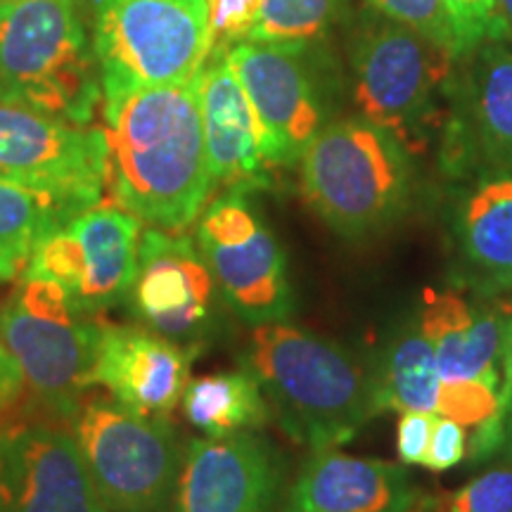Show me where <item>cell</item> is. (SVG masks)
Listing matches in <instances>:
<instances>
[{"label": "cell", "instance_id": "1", "mask_svg": "<svg viewBox=\"0 0 512 512\" xmlns=\"http://www.w3.org/2000/svg\"><path fill=\"white\" fill-rule=\"evenodd\" d=\"M105 188L147 226L185 233L209 204L197 79L102 98Z\"/></svg>", "mask_w": 512, "mask_h": 512}, {"label": "cell", "instance_id": "2", "mask_svg": "<svg viewBox=\"0 0 512 512\" xmlns=\"http://www.w3.org/2000/svg\"><path fill=\"white\" fill-rule=\"evenodd\" d=\"M245 368L280 427L311 451L344 446L380 413L375 373L361 358L285 320L254 325Z\"/></svg>", "mask_w": 512, "mask_h": 512}, {"label": "cell", "instance_id": "3", "mask_svg": "<svg viewBox=\"0 0 512 512\" xmlns=\"http://www.w3.org/2000/svg\"><path fill=\"white\" fill-rule=\"evenodd\" d=\"M302 195L339 238L377 235L406 214L413 197V159L387 128L366 117L325 124L299 157Z\"/></svg>", "mask_w": 512, "mask_h": 512}, {"label": "cell", "instance_id": "4", "mask_svg": "<svg viewBox=\"0 0 512 512\" xmlns=\"http://www.w3.org/2000/svg\"><path fill=\"white\" fill-rule=\"evenodd\" d=\"M100 88L76 0L0 5V102L91 126Z\"/></svg>", "mask_w": 512, "mask_h": 512}, {"label": "cell", "instance_id": "5", "mask_svg": "<svg viewBox=\"0 0 512 512\" xmlns=\"http://www.w3.org/2000/svg\"><path fill=\"white\" fill-rule=\"evenodd\" d=\"M102 98L195 81L214 38L207 0H93Z\"/></svg>", "mask_w": 512, "mask_h": 512}, {"label": "cell", "instance_id": "6", "mask_svg": "<svg viewBox=\"0 0 512 512\" xmlns=\"http://www.w3.org/2000/svg\"><path fill=\"white\" fill-rule=\"evenodd\" d=\"M105 323L86 313L50 280L19 278L0 309V337L17 361L31 396L64 418H74L93 387Z\"/></svg>", "mask_w": 512, "mask_h": 512}, {"label": "cell", "instance_id": "7", "mask_svg": "<svg viewBox=\"0 0 512 512\" xmlns=\"http://www.w3.org/2000/svg\"><path fill=\"white\" fill-rule=\"evenodd\" d=\"M458 57L396 22H373L351 50L358 110L394 133L408 152L425 150Z\"/></svg>", "mask_w": 512, "mask_h": 512}, {"label": "cell", "instance_id": "8", "mask_svg": "<svg viewBox=\"0 0 512 512\" xmlns=\"http://www.w3.org/2000/svg\"><path fill=\"white\" fill-rule=\"evenodd\" d=\"M74 439L107 510H166L185 453L169 420L140 415L112 396H93L76 408Z\"/></svg>", "mask_w": 512, "mask_h": 512}, {"label": "cell", "instance_id": "9", "mask_svg": "<svg viewBox=\"0 0 512 512\" xmlns=\"http://www.w3.org/2000/svg\"><path fill=\"white\" fill-rule=\"evenodd\" d=\"M195 245L223 304L242 323H280L292 316L294 292L285 252L247 192L228 190L204 207Z\"/></svg>", "mask_w": 512, "mask_h": 512}, {"label": "cell", "instance_id": "10", "mask_svg": "<svg viewBox=\"0 0 512 512\" xmlns=\"http://www.w3.org/2000/svg\"><path fill=\"white\" fill-rule=\"evenodd\" d=\"M143 221L112 200H98L38 242L22 278L55 283L76 309L124 304L138 271Z\"/></svg>", "mask_w": 512, "mask_h": 512}, {"label": "cell", "instance_id": "11", "mask_svg": "<svg viewBox=\"0 0 512 512\" xmlns=\"http://www.w3.org/2000/svg\"><path fill=\"white\" fill-rule=\"evenodd\" d=\"M444 164L456 176L512 174V34L458 57L448 83Z\"/></svg>", "mask_w": 512, "mask_h": 512}, {"label": "cell", "instance_id": "12", "mask_svg": "<svg viewBox=\"0 0 512 512\" xmlns=\"http://www.w3.org/2000/svg\"><path fill=\"white\" fill-rule=\"evenodd\" d=\"M105 131L0 102V178L81 204L102 200Z\"/></svg>", "mask_w": 512, "mask_h": 512}, {"label": "cell", "instance_id": "13", "mask_svg": "<svg viewBox=\"0 0 512 512\" xmlns=\"http://www.w3.org/2000/svg\"><path fill=\"white\" fill-rule=\"evenodd\" d=\"M126 302L143 328L195 349L216 328L223 299L195 238L150 226Z\"/></svg>", "mask_w": 512, "mask_h": 512}, {"label": "cell", "instance_id": "14", "mask_svg": "<svg viewBox=\"0 0 512 512\" xmlns=\"http://www.w3.org/2000/svg\"><path fill=\"white\" fill-rule=\"evenodd\" d=\"M283 484L285 460L261 434L192 439L171 512H273Z\"/></svg>", "mask_w": 512, "mask_h": 512}, {"label": "cell", "instance_id": "15", "mask_svg": "<svg viewBox=\"0 0 512 512\" xmlns=\"http://www.w3.org/2000/svg\"><path fill=\"white\" fill-rule=\"evenodd\" d=\"M304 46L245 41L228 48V62L252 102L273 169L299 162L325 126L323 100L302 62Z\"/></svg>", "mask_w": 512, "mask_h": 512}, {"label": "cell", "instance_id": "16", "mask_svg": "<svg viewBox=\"0 0 512 512\" xmlns=\"http://www.w3.org/2000/svg\"><path fill=\"white\" fill-rule=\"evenodd\" d=\"M0 512H110L74 434L24 425L0 434Z\"/></svg>", "mask_w": 512, "mask_h": 512}, {"label": "cell", "instance_id": "17", "mask_svg": "<svg viewBox=\"0 0 512 512\" xmlns=\"http://www.w3.org/2000/svg\"><path fill=\"white\" fill-rule=\"evenodd\" d=\"M418 323L430 339L441 384L477 382L503 394L505 349L512 323V294L425 290Z\"/></svg>", "mask_w": 512, "mask_h": 512}, {"label": "cell", "instance_id": "18", "mask_svg": "<svg viewBox=\"0 0 512 512\" xmlns=\"http://www.w3.org/2000/svg\"><path fill=\"white\" fill-rule=\"evenodd\" d=\"M207 164L214 188L259 190L271 181L266 136L226 53H211L197 76Z\"/></svg>", "mask_w": 512, "mask_h": 512}, {"label": "cell", "instance_id": "19", "mask_svg": "<svg viewBox=\"0 0 512 512\" xmlns=\"http://www.w3.org/2000/svg\"><path fill=\"white\" fill-rule=\"evenodd\" d=\"M192 358V349L143 325H105L93 384L131 411L166 418L188 387Z\"/></svg>", "mask_w": 512, "mask_h": 512}, {"label": "cell", "instance_id": "20", "mask_svg": "<svg viewBox=\"0 0 512 512\" xmlns=\"http://www.w3.org/2000/svg\"><path fill=\"white\" fill-rule=\"evenodd\" d=\"M420 494L406 467L323 448L302 465L283 512H403Z\"/></svg>", "mask_w": 512, "mask_h": 512}, {"label": "cell", "instance_id": "21", "mask_svg": "<svg viewBox=\"0 0 512 512\" xmlns=\"http://www.w3.org/2000/svg\"><path fill=\"white\" fill-rule=\"evenodd\" d=\"M456 278L475 294H512V174L479 176L451 211Z\"/></svg>", "mask_w": 512, "mask_h": 512}, {"label": "cell", "instance_id": "22", "mask_svg": "<svg viewBox=\"0 0 512 512\" xmlns=\"http://www.w3.org/2000/svg\"><path fill=\"white\" fill-rule=\"evenodd\" d=\"M91 204L0 178V283L22 278L38 242Z\"/></svg>", "mask_w": 512, "mask_h": 512}, {"label": "cell", "instance_id": "23", "mask_svg": "<svg viewBox=\"0 0 512 512\" xmlns=\"http://www.w3.org/2000/svg\"><path fill=\"white\" fill-rule=\"evenodd\" d=\"M185 420L204 437L256 432L271 418L264 389L249 370L195 377L181 396Z\"/></svg>", "mask_w": 512, "mask_h": 512}, {"label": "cell", "instance_id": "24", "mask_svg": "<svg viewBox=\"0 0 512 512\" xmlns=\"http://www.w3.org/2000/svg\"><path fill=\"white\" fill-rule=\"evenodd\" d=\"M377 411L437 413L441 375L430 339L420 323L399 328L384 351L382 366L375 373Z\"/></svg>", "mask_w": 512, "mask_h": 512}, {"label": "cell", "instance_id": "25", "mask_svg": "<svg viewBox=\"0 0 512 512\" xmlns=\"http://www.w3.org/2000/svg\"><path fill=\"white\" fill-rule=\"evenodd\" d=\"M335 17V0H259L247 41L304 46L323 36Z\"/></svg>", "mask_w": 512, "mask_h": 512}, {"label": "cell", "instance_id": "26", "mask_svg": "<svg viewBox=\"0 0 512 512\" xmlns=\"http://www.w3.org/2000/svg\"><path fill=\"white\" fill-rule=\"evenodd\" d=\"M368 5L389 22L413 29L415 34L451 50L456 57L465 55L463 41H460L446 0H368Z\"/></svg>", "mask_w": 512, "mask_h": 512}, {"label": "cell", "instance_id": "27", "mask_svg": "<svg viewBox=\"0 0 512 512\" xmlns=\"http://www.w3.org/2000/svg\"><path fill=\"white\" fill-rule=\"evenodd\" d=\"M446 512H512V463L494 467L444 496Z\"/></svg>", "mask_w": 512, "mask_h": 512}, {"label": "cell", "instance_id": "28", "mask_svg": "<svg viewBox=\"0 0 512 512\" xmlns=\"http://www.w3.org/2000/svg\"><path fill=\"white\" fill-rule=\"evenodd\" d=\"M467 456L472 463H484V460L503 456L512 463V323L508 335V349H505V377L501 408L494 420L477 427L475 439L467 446Z\"/></svg>", "mask_w": 512, "mask_h": 512}, {"label": "cell", "instance_id": "29", "mask_svg": "<svg viewBox=\"0 0 512 512\" xmlns=\"http://www.w3.org/2000/svg\"><path fill=\"white\" fill-rule=\"evenodd\" d=\"M209 27L214 38L211 53H228V46L249 36L259 0H207Z\"/></svg>", "mask_w": 512, "mask_h": 512}, {"label": "cell", "instance_id": "30", "mask_svg": "<svg viewBox=\"0 0 512 512\" xmlns=\"http://www.w3.org/2000/svg\"><path fill=\"white\" fill-rule=\"evenodd\" d=\"M446 5L451 10L453 22H456L465 53L475 48L482 38L508 31L496 0H446Z\"/></svg>", "mask_w": 512, "mask_h": 512}, {"label": "cell", "instance_id": "31", "mask_svg": "<svg viewBox=\"0 0 512 512\" xmlns=\"http://www.w3.org/2000/svg\"><path fill=\"white\" fill-rule=\"evenodd\" d=\"M465 456H467L465 425H460V422L451 418H441V415H437V422H434L432 427L430 448H427L425 463L422 465L432 472H446L451 470V467H456Z\"/></svg>", "mask_w": 512, "mask_h": 512}, {"label": "cell", "instance_id": "32", "mask_svg": "<svg viewBox=\"0 0 512 512\" xmlns=\"http://www.w3.org/2000/svg\"><path fill=\"white\" fill-rule=\"evenodd\" d=\"M434 422H437V415L434 413H401L399 430H396V451H399V458L403 463H425Z\"/></svg>", "mask_w": 512, "mask_h": 512}, {"label": "cell", "instance_id": "33", "mask_svg": "<svg viewBox=\"0 0 512 512\" xmlns=\"http://www.w3.org/2000/svg\"><path fill=\"white\" fill-rule=\"evenodd\" d=\"M22 389L24 382L22 373L17 368V361L12 358L8 347H5L3 337H0V413L22 394Z\"/></svg>", "mask_w": 512, "mask_h": 512}, {"label": "cell", "instance_id": "34", "mask_svg": "<svg viewBox=\"0 0 512 512\" xmlns=\"http://www.w3.org/2000/svg\"><path fill=\"white\" fill-rule=\"evenodd\" d=\"M403 512H446V508H444V498L420 494Z\"/></svg>", "mask_w": 512, "mask_h": 512}, {"label": "cell", "instance_id": "35", "mask_svg": "<svg viewBox=\"0 0 512 512\" xmlns=\"http://www.w3.org/2000/svg\"><path fill=\"white\" fill-rule=\"evenodd\" d=\"M498 3V12H501V19L505 22V27L512 34V0H496Z\"/></svg>", "mask_w": 512, "mask_h": 512}, {"label": "cell", "instance_id": "36", "mask_svg": "<svg viewBox=\"0 0 512 512\" xmlns=\"http://www.w3.org/2000/svg\"><path fill=\"white\" fill-rule=\"evenodd\" d=\"M3 3H10V0H0V5H3Z\"/></svg>", "mask_w": 512, "mask_h": 512}]
</instances>
